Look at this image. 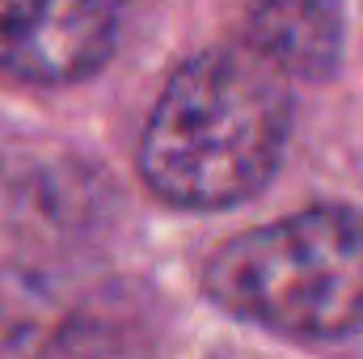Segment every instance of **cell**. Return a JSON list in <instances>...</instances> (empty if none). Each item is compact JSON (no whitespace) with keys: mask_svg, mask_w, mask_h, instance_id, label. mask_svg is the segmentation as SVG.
<instances>
[{"mask_svg":"<svg viewBox=\"0 0 363 359\" xmlns=\"http://www.w3.org/2000/svg\"><path fill=\"white\" fill-rule=\"evenodd\" d=\"M245 38L291 81L321 85L342 68L347 0H245Z\"/></svg>","mask_w":363,"mask_h":359,"instance_id":"obj_5","label":"cell"},{"mask_svg":"<svg viewBox=\"0 0 363 359\" xmlns=\"http://www.w3.org/2000/svg\"><path fill=\"white\" fill-rule=\"evenodd\" d=\"M203 296L287 343L338 347L363 338V207L308 203L233 233L199 270Z\"/></svg>","mask_w":363,"mask_h":359,"instance_id":"obj_2","label":"cell"},{"mask_svg":"<svg viewBox=\"0 0 363 359\" xmlns=\"http://www.w3.org/2000/svg\"><path fill=\"white\" fill-rule=\"evenodd\" d=\"M152 296L101 267L0 263V355L9 359H152Z\"/></svg>","mask_w":363,"mask_h":359,"instance_id":"obj_3","label":"cell"},{"mask_svg":"<svg viewBox=\"0 0 363 359\" xmlns=\"http://www.w3.org/2000/svg\"><path fill=\"white\" fill-rule=\"evenodd\" d=\"M291 127V77L250 38L216 43L161 85L140 127L135 174L165 207L224 211L274 182Z\"/></svg>","mask_w":363,"mask_h":359,"instance_id":"obj_1","label":"cell"},{"mask_svg":"<svg viewBox=\"0 0 363 359\" xmlns=\"http://www.w3.org/2000/svg\"><path fill=\"white\" fill-rule=\"evenodd\" d=\"M127 17L131 0H0V77L81 85L114 60Z\"/></svg>","mask_w":363,"mask_h":359,"instance_id":"obj_4","label":"cell"}]
</instances>
